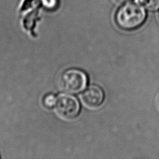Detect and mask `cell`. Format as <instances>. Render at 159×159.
I'll use <instances>...</instances> for the list:
<instances>
[{
    "mask_svg": "<svg viewBox=\"0 0 159 159\" xmlns=\"http://www.w3.org/2000/svg\"><path fill=\"white\" fill-rule=\"evenodd\" d=\"M147 10L134 1L122 3L115 13L117 25L122 30H132L140 27L146 20Z\"/></svg>",
    "mask_w": 159,
    "mask_h": 159,
    "instance_id": "1",
    "label": "cell"
},
{
    "mask_svg": "<svg viewBox=\"0 0 159 159\" xmlns=\"http://www.w3.org/2000/svg\"><path fill=\"white\" fill-rule=\"evenodd\" d=\"M158 104H159V102H158Z\"/></svg>",
    "mask_w": 159,
    "mask_h": 159,
    "instance_id": "9",
    "label": "cell"
},
{
    "mask_svg": "<svg viewBox=\"0 0 159 159\" xmlns=\"http://www.w3.org/2000/svg\"><path fill=\"white\" fill-rule=\"evenodd\" d=\"M104 99L102 89L97 85H91L81 94L83 102L89 108H96L101 106Z\"/></svg>",
    "mask_w": 159,
    "mask_h": 159,
    "instance_id": "4",
    "label": "cell"
},
{
    "mask_svg": "<svg viewBox=\"0 0 159 159\" xmlns=\"http://www.w3.org/2000/svg\"><path fill=\"white\" fill-rule=\"evenodd\" d=\"M115 1H117V2H119V3L122 4V3H124V2H125L129 1V0H115Z\"/></svg>",
    "mask_w": 159,
    "mask_h": 159,
    "instance_id": "8",
    "label": "cell"
},
{
    "mask_svg": "<svg viewBox=\"0 0 159 159\" xmlns=\"http://www.w3.org/2000/svg\"><path fill=\"white\" fill-rule=\"evenodd\" d=\"M133 1L142 6L148 11L155 12L159 10V0H133Z\"/></svg>",
    "mask_w": 159,
    "mask_h": 159,
    "instance_id": "5",
    "label": "cell"
},
{
    "mask_svg": "<svg viewBox=\"0 0 159 159\" xmlns=\"http://www.w3.org/2000/svg\"><path fill=\"white\" fill-rule=\"evenodd\" d=\"M42 4L47 9H54L58 5V0H41Z\"/></svg>",
    "mask_w": 159,
    "mask_h": 159,
    "instance_id": "7",
    "label": "cell"
},
{
    "mask_svg": "<svg viewBox=\"0 0 159 159\" xmlns=\"http://www.w3.org/2000/svg\"><path fill=\"white\" fill-rule=\"evenodd\" d=\"M54 107L57 115L65 120L76 118L80 111V104L78 99L68 94H60L57 96Z\"/></svg>",
    "mask_w": 159,
    "mask_h": 159,
    "instance_id": "3",
    "label": "cell"
},
{
    "mask_svg": "<svg viewBox=\"0 0 159 159\" xmlns=\"http://www.w3.org/2000/svg\"><path fill=\"white\" fill-rule=\"evenodd\" d=\"M88 83L87 75L81 70L70 68L64 71L58 78V86L60 90L70 94L80 93Z\"/></svg>",
    "mask_w": 159,
    "mask_h": 159,
    "instance_id": "2",
    "label": "cell"
},
{
    "mask_svg": "<svg viewBox=\"0 0 159 159\" xmlns=\"http://www.w3.org/2000/svg\"><path fill=\"white\" fill-rule=\"evenodd\" d=\"M57 101V97L53 94H47L44 96L42 102L47 108H53L55 107Z\"/></svg>",
    "mask_w": 159,
    "mask_h": 159,
    "instance_id": "6",
    "label": "cell"
}]
</instances>
